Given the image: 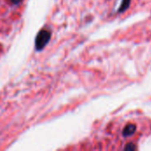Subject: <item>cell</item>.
<instances>
[{"label": "cell", "mask_w": 151, "mask_h": 151, "mask_svg": "<svg viewBox=\"0 0 151 151\" xmlns=\"http://www.w3.org/2000/svg\"><path fill=\"white\" fill-rule=\"evenodd\" d=\"M135 132H136V125L128 124L125 127L122 134H123L124 137H129V136H132Z\"/></svg>", "instance_id": "6da1fadb"}, {"label": "cell", "mask_w": 151, "mask_h": 151, "mask_svg": "<svg viewBox=\"0 0 151 151\" xmlns=\"http://www.w3.org/2000/svg\"><path fill=\"white\" fill-rule=\"evenodd\" d=\"M130 3H131V0H122L120 7L119 9V12L121 13V12H125L130 6Z\"/></svg>", "instance_id": "7a4b0ae2"}, {"label": "cell", "mask_w": 151, "mask_h": 151, "mask_svg": "<svg viewBox=\"0 0 151 151\" xmlns=\"http://www.w3.org/2000/svg\"><path fill=\"white\" fill-rule=\"evenodd\" d=\"M126 150H135L136 149V147L133 144V143H129L127 146H126V148H125Z\"/></svg>", "instance_id": "3957f363"}]
</instances>
